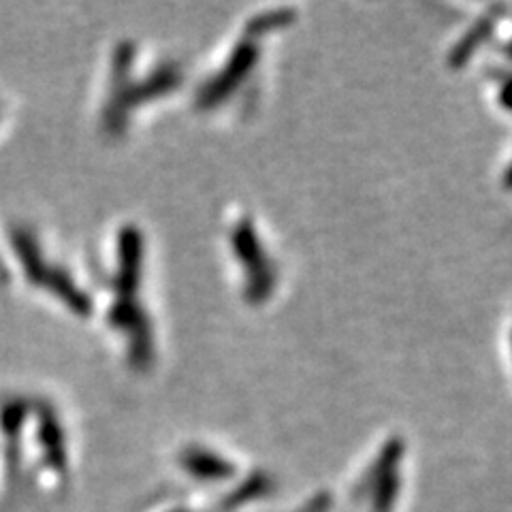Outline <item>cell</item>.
Returning <instances> with one entry per match:
<instances>
[]
</instances>
